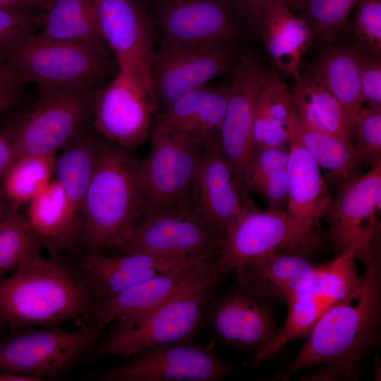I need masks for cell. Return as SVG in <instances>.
<instances>
[{
	"instance_id": "1",
	"label": "cell",
	"mask_w": 381,
	"mask_h": 381,
	"mask_svg": "<svg viewBox=\"0 0 381 381\" xmlns=\"http://www.w3.org/2000/svg\"><path fill=\"white\" fill-rule=\"evenodd\" d=\"M364 265L358 286L316 322L295 358L270 380L286 381L317 367L303 380H358L380 342L381 313L380 236L357 254Z\"/></svg>"
},
{
	"instance_id": "2",
	"label": "cell",
	"mask_w": 381,
	"mask_h": 381,
	"mask_svg": "<svg viewBox=\"0 0 381 381\" xmlns=\"http://www.w3.org/2000/svg\"><path fill=\"white\" fill-rule=\"evenodd\" d=\"M140 164L128 149L97 138L95 169L80 211L85 254L118 248L138 224L143 210Z\"/></svg>"
},
{
	"instance_id": "3",
	"label": "cell",
	"mask_w": 381,
	"mask_h": 381,
	"mask_svg": "<svg viewBox=\"0 0 381 381\" xmlns=\"http://www.w3.org/2000/svg\"><path fill=\"white\" fill-rule=\"evenodd\" d=\"M94 301L71 265L42 256L0 279V315L11 332L73 320Z\"/></svg>"
},
{
	"instance_id": "4",
	"label": "cell",
	"mask_w": 381,
	"mask_h": 381,
	"mask_svg": "<svg viewBox=\"0 0 381 381\" xmlns=\"http://www.w3.org/2000/svg\"><path fill=\"white\" fill-rule=\"evenodd\" d=\"M214 286L188 290L152 310L114 322L85 362L92 364L107 356L127 360L150 346L186 342L199 327Z\"/></svg>"
},
{
	"instance_id": "5",
	"label": "cell",
	"mask_w": 381,
	"mask_h": 381,
	"mask_svg": "<svg viewBox=\"0 0 381 381\" xmlns=\"http://www.w3.org/2000/svg\"><path fill=\"white\" fill-rule=\"evenodd\" d=\"M0 59L40 87L78 86L97 90L114 71L109 54L90 47L28 35L0 51Z\"/></svg>"
},
{
	"instance_id": "6",
	"label": "cell",
	"mask_w": 381,
	"mask_h": 381,
	"mask_svg": "<svg viewBox=\"0 0 381 381\" xmlns=\"http://www.w3.org/2000/svg\"><path fill=\"white\" fill-rule=\"evenodd\" d=\"M205 145L190 136L152 130L149 154L139 169L143 217L191 210L193 181Z\"/></svg>"
},
{
	"instance_id": "7",
	"label": "cell",
	"mask_w": 381,
	"mask_h": 381,
	"mask_svg": "<svg viewBox=\"0 0 381 381\" xmlns=\"http://www.w3.org/2000/svg\"><path fill=\"white\" fill-rule=\"evenodd\" d=\"M40 89L36 105L8 128L17 158L56 154L83 133L93 114L95 90L78 86Z\"/></svg>"
},
{
	"instance_id": "8",
	"label": "cell",
	"mask_w": 381,
	"mask_h": 381,
	"mask_svg": "<svg viewBox=\"0 0 381 381\" xmlns=\"http://www.w3.org/2000/svg\"><path fill=\"white\" fill-rule=\"evenodd\" d=\"M234 223L223 238L218 264L235 271L251 262L291 248H318L320 237L286 210L259 209L248 195Z\"/></svg>"
},
{
	"instance_id": "9",
	"label": "cell",
	"mask_w": 381,
	"mask_h": 381,
	"mask_svg": "<svg viewBox=\"0 0 381 381\" xmlns=\"http://www.w3.org/2000/svg\"><path fill=\"white\" fill-rule=\"evenodd\" d=\"M238 42L177 43L160 40L150 63L158 112L229 71L241 54Z\"/></svg>"
},
{
	"instance_id": "10",
	"label": "cell",
	"mask_w": 381,
	"mask_h": 381,
	"mask_svg": "<svg viewBox=\"0 0 381 381\" xmlns=\"http://www.w3.org/2000/svg\"><path fill=\"white\" fill-rule=\"evenodd\" d=\"M230 272L217 259L178 267L121 292L111 299L97 302L74 322L97 339L111 323L148 311L188 290L224 281Z\"/></svg>"
},
{
	"instance_id": "11",
	"label": "cell",
	"mask_w": 381,
	"mask_h": 381,
	"mask_svg": "<svg viewBox=\"0 0 381 381\" xmlns=\"http://www.w3.org/2000/svg\"><path fill=\"white\" fill-rule=\"evenodd\" d=\"M97 339L83 327H32L0 339V369L37 377L59 379L92 350Z\"/></svg>"
},
{
	"instance_id": "12",
	"label": "cell",
	"mask_w": 381,
	"mask_h": 381,
	"mask_svg": "<svg viewBox=\"0 0 381 381\" xmlns=\"http://www.w3.org/2000/svg\"><path fill=\"white\" fill-rule=\"evenodd\" d=\"M276 301L236 275L230 286L210 299L205 313L217 340L255 355L281 329L272 306Z\"/></svg>"
},
{
	"instance_id": "13",
	"label": "cell",
	"mask_w": 381,
	"mask_h": 381,
	"mask_svg": "<svg viewBox=\"0 0 381 381\" xmlns=\"http://www.w3.org/2000/svg\"><path fill=\"white\" fill-rule=\"evenodd\" d=\"M351 250L324 264L317 275L287 303L285 322L274 339L253 355L250 367L271 358L291 341L306 337L319 319L352 291L361 276Z\"/></svg>"
},
{
	"instance_id": "14",
	"label": "cell",
	"mask_w": 381,
	"mask_h": 381,
	"mask_svg": "<svg viewBox=\"0 0 381 381\" xmlns=\"http://www.w3.org/2000/svg\"><path fill=\"white\" fill-rule=\"evenodd\" d=\"M158 113L151 85L141 77L117 70L95 92L94 126L103 138L125 149L145 143Z\"/></svg>"
},
{
	"instance_id": "15",
	"label": "cell",
	"mask_w": 381,
	"mask_h": 381,
	"mask_svg": "<svg viewBox=\"0 0 381 381\" xmlns=\"http://www.w3.org/2000/svg\"><path fill=\"white\" fill-rule=\"evenodd\" d=\"M127 360L88 377L100 381H216L235 368L207 348L186 341L150 346Z\"/></svg>"
},
{
	"instance_id": "16",
	"label": "cell",
	"mask_w": 381,
	"mask_h": 381,
	"mask_svg": "<svg viewBox=\"0 0 381 381\" xmlns=\"http://www.w3.org/2000/svg\"><path fill=\"white\" fill-rule=\"evenodd\" d=\"M223 238L191 211L144 217L116 250L168 259H217Z\"/></svg>"
},
{
	"instance_id": "17",
	"label": "cell",
	"mask_w": 381,
	"mask_h": 381,
	"mask_svg": "<svg viewBox=\"0 0 381 381\" xmlns=\"http://www.w3.org/2000/svg\"><path fill=\"white\" fill-rule=\"evenodd\" d=\"M265 71L253 54H240L230 80V93L218 133L221 147L241 195L248 193L255 104Z\"/></svg>"
},
{
	"instance_id": "18",
	"label": "cell",
	"mask_w": 381,
	"mask_h": 381,
	"mask_svg": "<svg viewBox=\"0 0 381 381\" xmlns=\"http://www.w3.org/2000/svg\"><path fill=\"white\" fill-rule=\"evenodd\" d=\"M102 37L114 54L117 70L150 85V63L157 32L145 0H94Z\"/></svg>"
},
{
	"instance_id": "19",
	"label": "cell",
	"mask_w": 381,
	"mask_h": 381,
	"mask_svg": "<svg viewBox=\"0 0 381 381\" xmlns=\"http://www.w3.org/2000/svg\"><path fill=\"white\" fill-rule=\"evenodd\" d=\"M160 40L238 42L240 20L230 0H145Z\"/></svg>"
},
{
	"instance_id": "20",
	"label": "cell",
	"mask_w": 381,
	"mask_h": 381,
	"mask_svg": "<svg viewBox=\"0 0 381 381\" xmlns=\"http://www.w3.org/2000/svg\"><path fill=\"white\" fill-rule=\"evenodd\" d=\"M381 162L370 171L344 182L325 218L329 238L337 255L364 247L380 231L374 213L380 210Z\"/></svg>"
},
{
	"instance_id": "21",
	"label": "cell",
	"mask_w": 381,
	"mask_h": 381,
	"mask_svg": "<svg viewBox=\"0 0 381 381\" xmlns=\"http://www.w3.org/2000/svg\"><path fill=\"white\" fill-rule=\"evenodd\" d=\"M241 195L218 135L204 146L198 161L191 197V211L224 238L238 215Z\"/></svg>"
},
{
	"instance_id": "22",
	"label": "cell",
	"mask_w": 381,
	"mask_h": 381,
	"mask_svg": "<svg viewBox=\"0 0 381 381\" xmlns=\"http://www.w3.org/2000/svg\"><path fill=\"white\" fill-rule=\"evenodd\" d=\"M202 261L205 260L168 259L144 254H84L71 267L95 303L111 299L133 286L178 267Z\"/></svg>"
},
{
	"instance_id": "23",
	"label": "cell",
	"mask_w": 381,
	"mask_h": 381,
	"mask_svg": "<svg viewBox=\"0 0 381 381\" xmlns=\"http://www.w3.org/2000/svg\"><path fill=\"white\" fill-rule=\"evenodd\" d=\"M230 93V80L190 91L157 114L155 129L192 137L205 145L218 135Z\"/></svg>"
},
{
	"instance_id": "24",
	"label": "cell",
	"mask_w": 381,
	"mask_h": 381,
	"mask_svg": "<svg viewBox=\"0 0 381 381\" xmlns=\"http://www.w3.org/2000/svg\"><path fill=\"white\" fill-rule=\"evenodd\" d=\"M313 251L306 248L281 250L236 269V275L265 296L286 303L322 267L324 264L311 258Z\"/></svg>"
},
{
	"instance_id": "25",
	"label": "cell",
	"mask_w": 381,
	"mask_h": 381,
	"mask_svg": "<svg viewBox=\"0 0 381 381\" xmlns=\"http://www.w3.org/2000/svg\"><path fill=\"white\" fill-rule=\"evenodd\" d=\"M25 216L52 260H59L79 241L80 213L54 178L28 202Z\"/></svg>"
},
{
	"instance_id": "26",
	"label": "cell",
	"mask_w": 381,
	"mask_h": 381,
	"mask_svg": "<svg viewBox=\"0 0 381 381\" xmlns=\"http://www.w3.org/2000/svg\"><path fill=\"white\" fill-rule=\"evenodd\" d=\"M294 113L289 123V157L286 165L289 186L287 211L314 228L325 217L332 198L318 164L303 145L294 126Z\"/></svg>"
},
{
	"instance_id": "27",
	"label": "cell",
	"mask_w": 381,
	"mask_h": 381,
	"mask_svg": "<svg viewBox=\"0 0 381 381\" xmlns=\"http://www.w3.org/2000/svg\"><path fill=\"white\" fill-rule=\"evenodd\" d=\"M289 92L295 114L303 124L353 145V123L313 68L295 78Z\"/></svg>"
},
{
	"instance_id": "28",
	"label": "cell",
	"mask_w": 381,
	"mask_h": 381,
	"mask_svg": "<svg viewBox=\"0 0 381 381\" xmlns=\"http://www.w3.org/2000/svg\"><path fill=\"white\" fill-rule=\"evenodd\" d=\"M258 28L275 66L282 73L298 78L303 58L313 41L306 22L282 0H271Z\"/></svg>"
},
{
	"instance_id": "29",
	"label": "cell",
	"mask_w": 381,
	"mask_h": 381,
	"mask_svg": "<svg viewBox=\"0 0 381 381\" xmlns=\"http://www.w3.org/2000/svg\"><path fill=\"white\" fill-rule=\"evenodd\" d=\"M39 33L50 40L88 46L109 55L99 31L94 0H51Z\"/></svg>"
},
{
	"instance_id": "30",
	"label": "cell",
	"mask_w": 381,
	"mask_h": 381,
	"mask_svg": "<svg viewBox=\"0 0 381 381\" xmlns=\"http://www.w3.org/2000/svg\"><path fill=\"white\" fill-rule=\"evenodd\" d=\"M294 112L289 88L280 75L265 71L255 104L253 147H288Z\"/></svg>"
},
{
	"instance_id": "31",
	"label": "cell",
	"mask_w": 381,
	"mask_h": 381,
	"mask_svg": "<svg viewBox=\"0 0 381 381\" xmlns=\"http://www.w3.org/2000/svg\"><path fill=\"white\" fill-rule=\"evenodd\" d=\"M313 69L344 107L355 127L364 106L361 94L360 50L356 47L328 49Z\"/></svg>"
},
{
	"instance_id": "32",
	"label": "cell",
	"mask_w": 381,
	"mask_h": 381,
	"mask_svg": "<svg viewBox=\"0 0 381 381\" xmlns=\"http://www.w3.org/2000/svg\"><path fill=\"white\" fill-rule=\"evenodd\" d=\"M97 157V138L86 129L56 157L54 178L79 213L93 176Z\"/></svg>"
},
{
	"instance_id": "33",
	"label": "cell",
	"mask_w": 381,
	"mask_h": 381,
	"mask_svg": "<svg viewBox=\"0 0 381 381\" xmlns=\"http://www.w3.org/2000/svg\"><path fill=\"white\" fill-rule=\"evenodd\" d=\"M294 126L303 145L319 167L340 185L359 175L361 162L353 146L339 138L303 124L294 113Z\"/></svg>"
},
{
	"instance_id": "34",
	"label": "cell",
	"mask_w": 381,
	"mask_h": 381,
	"mask_svg": "<svg viewBox=\"0 0 381 381\" xmlns=\"http://www.w3.org/2000/svg\"><path fill=\"white\" fill-rule=\"evenodd\" d=\"M56 154L18 157L1 181V189L13 212L42 192L53 179Z\"/></svg>"
},
{
	"instance_id": "35",
	"label": "cell",
	"mask_w": 381,
	"mask_h": 381,
	"mask_svg": "<svg viewBox=\"0 0 381 381\" xmlns=\"http://www.w3.org/2000/svg\"><path fill=\"white\" fill-rule=\"evenodd\" d=\"M42 246L20 210L0 221V279L41 257Z\"/></svg>"
},
{
	"instance_id": "36",
	"label": "cell",
	"mask_w": 381,
	"mask_h": 381,
	"mask_svg": "<svg viewBox=\"0 0 381 381\" xmlns=\"http://www.w3.org/2000/svg\"><path fill=\"white\" fill-rule=\"evenodd\" d=\"M358 0H306L299 10L321 45L332 43L344 30Z\"/></svg>"
},
{
	"instance_id": "37",
	"label": "cell",
	"mask_w": 381,
	"mask_h": 381,
	"mask_svg": "<svg viewBox=\"0 0 381 381\" xmlns=\"http://www.w3.org/2000/svg\"><path fill=\"white\" fill-rule=\"evenodd\" d=\"M351 28L356 47L361 52L381 56V0H358Z\"/></svg>"
},
{
	"instance_id": "38",
	"label": "cell",
	"mask_w": 381,
	"mask_h": 381,
	"mask_svg": "<svg viewBox=\"0 0 381 381\" xmlns=\"http://www.w3.org/2000/svg\"><path fill=\"white\" fill-rule=\"evenodd\" d=\"M353 146L361 164L373 167L381 162V109L363 106L356 122Z\"/></svg>"
},
{
	"instance_id": "39",
	"label": "cell",
	"mask_w": 381,
	"mask_h": 381,
	"mask_svg": "<svg viewBox=\"0 0 381 381\" xmlns=\"http://www.w3.org/2000/svg\"><path fill=\"white\" fill-rule=\"evenodd\" d=\"M44 12L0 7V51L42 28Z\"/></svg>"
},
{
	"instance_id": "40",
	"label": "cell",
	"mask_w": 381,
	"mask_h": 381,
	"mask_svg": "<svg viewBox=\"0 0 381 381\" xmlns=\"http://www.w3.org/2000/svg\"><path fill=\"white\" fill-rule=\"evenodd\" d=\"M246 187L262 197L269 208L287 210L289 186L286 167L265 177L248 181Z\"/></svg>"
},
{
	"instance_id": "41",
	"label": "cell",
	"mask_w": 381,
	"mask_h": 381,
	"mask_svg": "<svg viewBox=\"0 0 381 381\" xmlns=\"http://www.w3.org/2000/svg\"><path fill=\"white\" fill-rule=\"evenodd\" d=\"M288 157L289 146L253 147L248 161L246 186L250 181L265 177L285 167Z\"/></svg>"
},
{
	"instance_id": "42",
	"label": "cell",
	"mask_w": 381,
	"mask_h": 381,
	"mask_svg": "<svg viewBox=\"0 0 381 381\" xmlns=\"http://www.w3.org/2000/svg\"><path fill=\"white\" fill-rule=\"evenodd\" d=\"M28 83L25 76L0 59V117L19 106Z\"/></svg>"
},
{
	"instance_id": "43",
	"label": "cell",
	"mask_w": 381,
	"mask_h": 381,
	"mask_svg": "<svg viewBox=\"0 0 381 381\" xmlns=\"http://www.w3.org/2000/svg\"><path fill=\"white\" fill-rule=\"evenodd\" d=\"M361 94L368 107L381 109L380 56L360 50Z\"/></svg>"
},
{
	"instance_id": "44",
	"label": "cell",
	"mask_w": 381,
	"mask_h": 381,
	"mask_svg": "<svg viewBox=\"0 0 381 381\" xmlns=\"http://www.w3.org/2000/svg\"><path fill=\"white\" fill-rule=\"evenodd\" d=\"M271 0H230L240 22L251 28H259Z\"/></svg>"
},
{
	"instance_id": "45",
	"label": "cell",
	"mask_w": 381,
	"mask_h": 381,
	"mask_svg": "<svg viewBox=\"0 0 381 381\" xmlns=\"http://www.w3.org/2000/svg\"><path fill=\"white\" fill-rule=\"evenodd\" d=\"M17 155L8 128L0 131V182L13 166Z\"/></svg>"
},
{
	"instance_id": "46",
	"label": "cell",
	"mask_w": 381,
	"mask_h": 381,
	"mask_svg": "<svg viewBox=\"0 0 381 381\" xmlns=\"http://www.w3.org/2000/svg\"><path fill=\"white\" fill-rule=\"evenodd\" d=\"M50 2L51 0H0V7L45 11L49 8Z\"/></svg>"
},
{
	"instance_id": "47",
	"label": "cell",
	"mask_w": 381,
	"mask_h": 381,
	"mask_svg": "<svg viewBox=\"0 0 381 381\" xmlns=\"http://www.w3.org/2000/svg\"><path fill=\"white\" fill-rule=\"evenodd\" d=\"M0 381H40L37 377L0 369Z\"/></svg>"
},
{
	"instance_id": "48",
	"label": "cell",
	"mask_w": 381,
	"mask_h": 381,
	"mask_svg": "<svg viewBox=\"0 0 381 381\" xmlns=\"http://www.w3.org/2000/svg\"><path fill=\"white\" fill-rule=\"evenodd\" d=\"M12 211L11 204L0 187V221Z\"/></svg>"
},
{
	"instance_id": "49",
	"label": "cell",
	"mask_w": 381,
	"mask_h": 381,
	"mask_svg": "<svg viewBox=\"0 0 381 381\" xmlns=\"http://www.w3.org/2000/svg\"><path fill=\"white\" fill-rule=\"evenodd\" d=\"M374 358H373V367L374 369V377L376 378L375 380H380V370H378V367H380V360L379 358V355L375 351L373 353Z\"/></svg>"
},
{
	"instance_id": "50",
	"label": "cell",
	"mask_w": 381,
	"mask_h": 381,
	"mask_svg": "<svg viewBox=\"0 0 381 381\" xmlns=\"http://www.w3.org/2000/svg\"><path fill=\"white\" fill-rule=\"evenodd\" d=\"M291 11L300 9L306 0H282Z\"/></svg>"
},
{
	"instance_id": "51",
	"label": "cell",
	"mask_w": 381,
	"mask_h": 381,
	"mask_svg": "<svg viewBox=\"0 0 381 381\" xmlns=\"http://www.w3.org/2000/svg\"><path fill=\"white\" fill-rule=\"evenodd\" d=\"M7 328V324L4 318L0 315V332Z\"/></svg>"
}]
</instances>
